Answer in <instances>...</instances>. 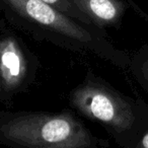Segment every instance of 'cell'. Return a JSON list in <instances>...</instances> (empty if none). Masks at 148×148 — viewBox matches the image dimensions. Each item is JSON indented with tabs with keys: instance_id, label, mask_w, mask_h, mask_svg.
<instances>
[{
	"instance_id": "cell-1",
	"label": "cell",
	"mask_w": 148,
	"mask_h": 148,
	"mask_svg": "<svg viewBox=\"0 0 148 148\" xmlns=\"http://www.w3.org/2000/svg\"><path fill=\"white\" fill-rule=\"evenodd\" d=\"M0 12L15 29L36 41L97 56L116 67L129 70L131 56L118 49L105 29L73 18L42 0H0Z\"/></svg>"
},
{
	"instance_id": "cell-2",
	"label": "cell",
	"mask_w": 148,
	"mask_h": 148,
	"mask_svg": "<svg viewBox=\"0 0 148 148\" xmlns=\"http://www.w3.org/2000/svg\"><path fill=\"white\" fill-rule=\"evenodd\" d=\"M68 103L81 118L99 124L123 148H136L148 130V103L121 92L88 69Z\"/></svg>"
},
{
	"instance_id": "cell-3",
	"label": "cell",
	"mask_w": 148,
	"mask_h": 148,
	"mask_svg": "<svg viewBox=\"0 0 148 148\" xmlns=\"http://www.w3.org/2000/svg\"><path fill=\"white\" fill-rule=\"evenodd\" d=\"M0 145L14 148H103L110 142L93 135L80 116L59 112H0Z\"/></svg>"
},
{
	"instance_id": "cell-4",
	"label": "cell",
	"mask_w": 148,
	"mask_h": 148,
	"mask_svg": "<svg viewBox=\"0 0 148 148\" xmlns=\"http://www.w3.org/2000/svg\"><path fill=\"white\" fill-rule=\"evenodd\" d=\"M41 67L38 56L27 47L15 29L0 18V83L7 103L29 90Z\"/></svg>"
},
{
	"instance_id": "cell-5",
	"label": "cell",
	"mask_w": 148,
	"mask_h": 148,
	"mask_svg": "<svg viewBox=\"0 0 148 148\" xmlns=\"http://www.w3.org/2000/svg\"><path fill=\"white\" fill-rule=\"evenodd\" d=\"M93 25L106 29H120L124 15L130 7L127 0H71Z\"/></svg>"
},
{
	"instance_id": "cell-6",
	"label": "cell",
	"mask_w": 148,
	"mask_h": 148,
	"mask_svg": "<svg viewBox=\"0 0 148 148\" xmlns=\"http://www.w3.org/2000/svg\"><path fill=\"white\" fill-rule=\"evenodd\" d=\"M129 71L148 95V44L141 46L131 56Z\"/></svg>"
},
{
	"instance_id": "cell-7",
	"label": "cell",
	"mask_w": 148,
	"mask_h": 148,
	"mask_svg": "<svg viewBox=\"0 0 148 148\" xmlns=\"http://www.w3.org/2000/svg\"><path fill=\"white\" fill-rule=\"evenodd\" d=\"M44 2L48 3V4L52 5L55 8H57L58 10H60L61 12L65 13V14L69 15V16L76 18L78 21H82V23H86V25H91V21H89V18L72 2L71 0H42Z\"/></svg>"
},
{
	"instance_id": "cell-8",
	"label": "cell",
	"mask_w": 148,
	"mask_h": 148,
	"mask_svg": "<svg viewBox=\"0 0 148 148\" xmlns=\"http://www.w3.org/2000/svg\"><path fill=\"white\" fill-rule=\"evenodd\" d=\"M136 148H148V130L141 136L136 145Z\"/></svg>"
},
{
	"instance_id": "cell-9",
	"label": "cell",
	"mask_w": 148,
	"mask_h": 148,
	"mask_svg": "<svg viewBox=\"0 0 148 148\" xmlns=\"http://www.w3.org/2000/svg\"><path fill=\"white\" fill-rule=\"evenodd\" d=\"M0 103H7V99H6V97H5L4 92H3L1 83H0Z\"/></svg>"
}]
</instances>
